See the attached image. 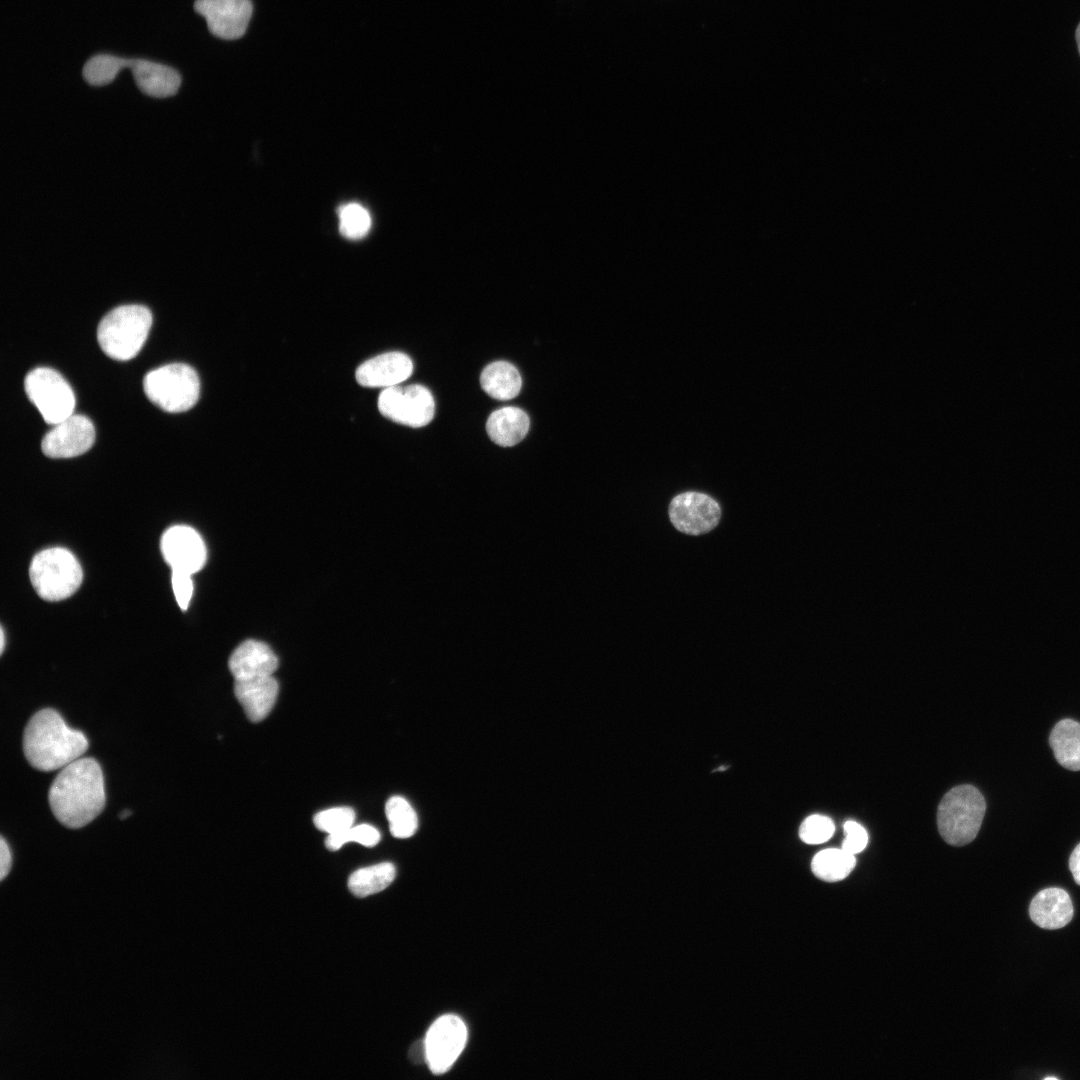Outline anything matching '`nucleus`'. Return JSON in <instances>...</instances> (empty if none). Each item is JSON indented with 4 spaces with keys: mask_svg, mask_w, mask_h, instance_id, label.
<instances>
[{
    "mask_svg": "<svg viewBox=\"0 0 1080 1080\" xmlns=\"http://www.w3.org/2000/svg\"><path fill=\"white\" fill-rule=\"evenodd\" d=\"M49 804L65 827L77 829L93 821L105 806L99 763L93 758H78L62 768L51 784Z\"/></svg>",
    "mask_w": 1080,
    "mask_h": 1080,
    "instance_id": "f257e3e1",
    "label": "nucleus"
},
{
    "mask_svg": "<svg viewBox=\"0 0 1080 1080\" xmlns=\"http://www.w3.org/2000/svg\"><path fill=\"white\" fill-rule=\"evenodd\" d=\"M88 740L70 728L52 708L36 712L23 734V751L29 764L40 771L64 768L88 749Z\"/></svg>",
    "mask_w": 1080,
    "mask_h": 1080,
    "instance_id": "f03ea898",
    "label": "nucleus"
},
{
    "mask_svg": "<svg viewBox=\"0 0 1080 1080\" xmlns=\"http://www.w3.org/2000/svg\"><path fill=\"white\" fill-rule=\"evenodd\" d=\"M152 324L150 310L142 305H122L103 317L97 339L102 351L115 360H129L142 348Z\"/></svg>",
    "mask_w": 1080,
    "mask_h": 1080,
    "instance_id": "7ed1b4c3",
    "label": "nucleus"
},
{
    "mask_svg": "<svg viewBox=\"0 0 1080 1080\" xmlns=\"http://www.w3.org/2000/svg\"><path fill=\"white\" fill-rule=\"evenodd\" d=\"M986 810L983 795L972 785L952 788L942 798L937 812L941 837L953 846H963L977 836Z\"/></svg>",
    "mask_w": 1080,
    "mask_h": 1080,
    "instance_id": "20e7f679",
    "label": "nucleus"
},
{
    "mask_svg": "<svg viewBox=\"0 0 1080 1080\" xmlns=\"http://www.w3.org/2000/svg\"><path fill=\"white\" fill-rule=\"evenodd\" d=\"M29 576L32 586L42 599L60 601L77 591L82 583L83 572L72 552L63 547H52L33 557Z\"/></svg>",
    "mask_w": 1080,
    "mask_h": 1080,
    "instance_id": "39448f33",
    "label": "nucleus"
},
{
    "mask_svg": "<svg viewBox=\"0 0 1080 1080\" xmlns=\"http://www.w3.org/2000/svg\"><path fill=\"white\" fill-rule=\"evenodd\" d=\"M147 398L170 413L192 408L199 398L200 381L196 371L183 363H172L148 372L143 380Z\"/></svg>",
    "mask_w": 1080,
    "mask_h": 1080,
    "instance_id": "423d86ee",
    "label": "nucleus"
},
{
    "mask_svg": "<svg viewBox=\"0 0 1080 1080\" xmlns=\"http://www.w3.org/2000/svg\"><path fill=\"white\" fill-rule=\"evenodd\" d=\"M26 394L47 424L55 425L73 414L75 396L67 381L55 370L38 367L24 381Z\"/></svg>",
    "mask_w": 1080,
    "mask_h": 1080,
    "instance_id": "0eeeda50",
    "label": "nucleus"
},
{
    "mask_svg": "<svg viewBox=\"0 0 1080 1080\" xmlns=\"http://www.w3.org/2000/svg\"><path fill=\"white\" fill-rule=\"evenodd\" d=\"M378 409L396 423L419 428L432 421L435 403L431 392L422 385H396L381 391Z\"/></svg>",
    "mask_w": 1080,
    "mask_h": 1080,
    "instance_id": "6e6552de",
    "label": "nucleus"
},
{
    "mask_svg": "<svg viewBox=\"0 0 1080 1080\" xmlns=\"http://www.w3.org/2000/svg\"><path fill=\"white\" fill-rule=\"evenodd\" d=\"M467 1042V1028L461 1018L453 1014L439 1017L427 1031L424 1039L426 1063L433 1074L447 1072L462 1053Z\"/></svg>",
    "mask_w": 1080,
    "mask_h": 1080,
    "instance_id": "1a4fd4ad",
    "label": "nucleus"
},
{
    "mask_svg": "<svg viewBox=\"0 0 1080 1080\" xmlns=\"http://www.w3.org/2000/svg\"><path fill=\"white\" fill-rule=\"evenodd\" d=\"M673 526L688 535H701L715 528L721 517L719 504L710 496L688 491L675 496L669 505Z\"/></svg>",
    "mask_w": 1080,
    "mask_h": 1080,
    "instance_id": "9d476101",
    "label": "nucleus"
},
{
    "mask_svg": "<svg viewBox=\"0 0 1080 1080\" xmlns=\"http://www.w3.org/2000/svg\"><path fill=\"white\" fill-rule=\"evenodd\" d=\"M194 10L206 19L214 36L233 40L246 32L253 4L251 0H195Z\"/></svg>",
    "mask_w": 1080,
    "mask_h": 1080,
    "instance_id": "9b49d317",
    "label": "nucleus"
},
{
    "mask_svg": "<svg viewBox=\"0 0 1080 1080\" xmlns=\"http://www.w3.org/2000/svg\"><path fill=\"white\" fill-rule=\"evenodd\" d=\"M95 440L93 423L84 415L72 414L48 431L42 452L50 458H71L88 451Z\"/></svg>",
    "mask_w": 1080,
    "mask_h": 1080,
    "instance_id": "f8f14e48",
    "label": "nucleus"
},
{
    "mask_svg": "<svg viewBox=\"0 0 1080 1080\" xmlns=\"http://www.w3.org/2000/svg\"><path fill=\"white\" fill-rule=\"evenodd\" d=\"M163 558L172 570L194 574L200 571L207 559V550L200 534L192 527L175 525L162 535L160 543Z\"/></svg>",
    "mask_w": 1080,
    "mask_h": 1080,
    "instance_id": "ddd939ff",
    "label": "nucleus"
},
{
    "mask_svg": "<svg viewBox=\"0 0 1080 1080\" xmlns=\"http://www.w3.org/2000/svg\"><path fill=\"white\" fill-rule=\"evenodd\" d=\"M413 372V363L402 352H387L363 362L356 370L357 382L369 388L392 387L407 380Z\"/></svg>",
    "mask_w": 1080,
    "mask_h": 1080,
    "instance_id": "4468645a",
    "label": "nucleus"
},
{
    "mask_svg": "<svg viewBox=\"0 0 1080 1080\" xmlns=\"http://www.w3.org/2000/svg\"><path fill=\"white\" fill-rule=\"evenodd\" d=\"M278 691V683L272 675L234 679V694L252 722H260L268 716Z\"/></svg>",
    "mask_w": 1080,
    "mask_h": 1080,
    "instance_id": "2eb2a0df",
    "label": "nucleus"
},
{
    "mask_svg": "<svg viewBox=\"0 0 1080 1080\" xmlns=\"http://www.w3.org/2000/svg\"><path fill=\"white\" fill-rule=\"evenodd\" d=\"M228 666L234 679L272 675L278 667L273 650L257 640H246L232 652Z\"/></svg>",
    "mask_w": 1080,
    "mask_h": 1080,
    "instance_id": "dca6fc26",
    "label": "nucleus"
},
{
    "mask_svg": "<svg viewBox=\"0 0 1080 1080\" xmlns=\"http://www.w3.org/2000/svg\"><path fill=\"white\" fill-rule=\"evenodd\" d=\"M1031 920L1044 929H1059L1073 917V905L1068 893L1057 887L1041 890L1029 906Z\"/></svg>",
    "mask_w": 1080,
    "mask_h": 1080,
    "instance_id": "f3484780",
    "label": "nucleus"
},
{
    "mask_svg": "<svg viewBox=\"0 0 1080 1080\" xmlns=\"http://www.w3.org/2000/svg\"><path fill=\"white\" fill-rule=\"evenodd\" d=\"M127 68L131 69L138 88L152 97L172 96L181 84L180 74L164 64L145 59H128Z\"/></svg>",
    "mask_w": 1080,
    "mask_h": 1080,
    "instance_id": "a211bd4d",
    "label": "nucleus"
},
{
    "mask_svg": "<svg viewBox=\"0 0 1080 1080\" xmlns=\"http://www.w3.org/2000/svg\"><path fill=\"white\" fill-rule=\"evenodd\" d=\"M529 425V417L522 409L503 407L490 414L486 422V431L494 443L502 447H510L524 439Z\"/></svg>",
    "mask_w": 1080,
    "mask_h": 1080,
    "instance_id": "6ab92c4d",
    "label": "nucleus"
},
{
    "mask_svg": "<svg viewBox=\"0 0 1080 1080\" xmlns=\"http://www.w3.org/2000/svg\"><path fill=\"white\" fill-rule=\"evenodd\" d=\"M480 384L490 397L496 400H510L519 394L522 379L519 371L511 363L496 361L483 369Z\"/></svg>",
    "mask_w": 1080,
    "mask_h": 1080,
    "instance_id": "aec40b11",
    "label": "nucleus"
},
{
    "mask_svg": "<svg viewBox=\"0 0 1080 1080\" xmlns=\"http://www.w3.org/2000/svg\"><path fill=\"white\" fill-rule=\"evenodd\" d=\"M1049 743L1061 766L1080 770V723L1072 719L1059 721L1050 733Z\"/></svg>",
    "mask_w": 1080,
    "mask_h": 1080,
    "instance_id": "412c9836",
    "label": "nucleus"
},
{
    "mask_svg": "<svg viewBox=\"0 0 1080 1080\" xmlns=\"http://www.w3.org/2000/svg\"><path fill=\"white\" fill-rule=\"evenodd\" d=\"M396 875L392 863L383 862L354 871L348 879V888L356 897H366L387 888Z\"/></svg>",
    "mask_w": 1080,
    "mask_h": 1080,
    "instance_id": "4be33fe9",
    "label": "nucleus"
},
{
    "mask_svg": "<svg viewBox=\"0 0 1080 1080\" xmlns=\"http://www.w3.org/2000/svg\"><path fill=\"white\" fill-rule=\"evenodd\" d=\"M855 863V855L842 848H828L818 852L813 857L811 869L819 879L827 882H837L851 873Z\"/></svg>",
    "mask_w": 1080,
    "mask_h": 1080,
    "instance_id": "5701e85b",
    "label": "nucleus"
},
{
    "mask_svg": "<svg viewBox=\"0 0 1080 1080\" xmlns=\"http://www.w3.org/2000/svg\"><path fill=\"white\" fill-rule=\"evenodd\" d=\"M389 829L395 838H409L417 829V815L410 803L401 796L391 797L385 806Z\"/></svg>",
    "mask_w": 1080,
    "mask_h": 1080,
    "instance_id": "b1692460",
    "label": "nucleus"
},
{
    "mask_svg": "<svg viewBox=\"0 0 1080 1080\" xmlns=\"http://www.w3.org/2000/svg\"><path fill=\"white\" fill-rule=\"evenodd\" d=\"M128 59L109 54H98L85 63L82 75L93 86L106 85L114 80L118 72L127 68Z\"/></svg>",
    "mask_w": 1080,
    "mask_h": 1080,
    "instance_id": "393cba45",
    "label": "nucleus"
},
{
    "mask_svg": "<svg viewBox=\"0 0 1080 1080\" xmlns=\"http://www.w3.org/2000/svg\"><path fill=\"white\" fill-rule=\"evenodd\" d=\"M339 230L347 239H361L369 232L372 220L368 210L359 203H347L338 210Z\"/></svg>",
    "mask_w": 1080,
    "mask_h": 1080,
    "instance_id": "a878e982",
    "label": "nucleus"
},
{
    "mask_svg": "<svg viewBox=\"0 0 1080 1080\" xmlns=\"http://www.w3.org/2000/svg\"><path fill=\"white\" fill-rule=\"evenodd\" d=\"M379 831L368 824L351 826L345 830L328 834L325 845L329 850L336 851L348 842H357L366 847H373L380 841Z\"/></svg>",
    "mask_w": 1080,
    "mask_h": 1080,
    "instance_id": "bb28decb",
    "label": "nucleus"
},
{
    "mask_svg": "<svg viewBox=\"0 0 1080 1080\" xmlns=\"http://www.w3.org/2000/svg\"><path fill=\"white\" fill-rule=\"evenodd\" d=\"M355 812L350 807H335L315 814V826L328 834L339 832L353 826Z\"/></svg>",
    "mask_w": 1080,
    "mask_h": 1080,
    "instance_id": "cd10ccee",
    "label": "nucleus"
},
{
    "mask_svg": "<svg viewBox=\"0 0 1080 1080\" xmlns=\"http://www.w3.org/2000/svg\"><path fill=\"white\" fill-rule=\"evenodd\" d=\"M833 821L824 815L814 814L808 816L801 824L799 837L807 844H821L828 841L834 834Z\"/></svg>",
    "mask_w": 1080,
    "mask_h": 1080,
    "instance_id": "c85d7f7f",
    "label": "nucleus"
},
{
    "mask_svg": "<svg viewBox=\"0 0 1080 1080\" xmlns=\"http://www.w3.org/2000/svg\"><path fill=\"white\" fill-rule=\"evenodd\" d=\"M845 839L842 849L856 855L863 851L868 842V834L864 827L855 821H846L844 824Z\"/></svg>",
    "mask_w": 1080,
    "mask_h": 1080,
    "instance_id": "c756f323",
    "label": "nucleus"
},
{
    "mask_svg": "<svg viewBox=\"0 0 1080 1080\" xmlns=\"http://www.w3.org/2000/svg\"><path fill=\"white\" fill-rule=\"evenodd\" d=\"M192 575L183 571L172 570L171 583L176 601L185 611L193 595Z\"/></svg>",
    "mask_w": 1080,
    "mask_h": 1080,
    "instance_id": "7c9ffc66",
    "label": "nucleus"
},
{
    "mask_svg": "<svg viewBox=\"0 0 1080 1080\" xmlns=\"http://www.w3.org/2000/svg\"><path fill=\"white\" fill-rule=\"evenodd\" d=\"M11 865H12V854H11L9 845L5 841L4 837H1V841H0V875H1L2 880L9 874V871L11 869Z\"/></svg>",
    "mask_w": 1080,
    "mask_h": 1080,
    "instance_id": "2f4dec72",
    "label": "nucleus"
},
{
    "mask_svg": "<svg viewBox=\"0 0 1080 1080\" xmlns=\"http://www.w3.org/2000/svg\"><path fill=\"white\" fill-rule=\"evenodd\" d=\"M1069 868L1074 880L1080 885V843L1075 847L1070 856Z\"/></svg>",
    "mask_w": 1080,
    "mask_h": 1080,
    "instance_id": "473e14b6",
    "label": "nucleus"
},
{
    "mask_svg": "<svg viewBox=\"0 0 1080 1080\" xmlns=\"http://www.w3.org/2000/svg\"><path fill=\"white\" fill-rule=\"evenodd\" d=\"M410 1056L417 1063H419V1062H421L423 1060L426 1061L424 1040L422 1042H417V1043H415L413 1045V1047L411 1048Z\"/></svg>",
    "mask_w": 1080,
    "mask_h": 1080,
    "instance_id": "72a5a7b5",
    "label": "nucleus"
},
{
    "mask_svg": "<svg viewBox=\"0 0 1080 1080\" xmlns=\"http://www.w3.org/2000/svg\"><path fill=\"white\" fill-rule=\"evenodd\" d=\"M0 648H1V653H3L4 648H5V633H4L3 628H1V645H0Z\"/></svg>",
    "mask_w": 1080,
    "mask_h": 1080,
    "instance_id": "f704fd0d",
    "label": "nucleus"
},
{
    "mask_svg": "<svg viewBox=\"0 0 1080 1080\" xmlns=\"http://www.w3.org/2000/svg\"><path fill=\"white\" fill-rule=\"evenodd\" d=\"M1075 36H1076V42H1077V45H1078V51L1080 53V24L1078 25V27L1076 29V35Z\"/></svg>",
    "mask_w": 1080,
    "mask_h": 1080,
    "instance_id": "c9c22d12",
    "label": "nucleus"
},
{
    "mask_svg": "<svg viewBox=\"0 0 1080 1080\" xmlns=\"http://www.w3.org/2000/svg\"><path fill=\"white\" fill-rule=\"evenodd\" d=\"M130 814H131V813H130V811H129V810H124V811H123V812H122V813H121V814L119 815V817H120L121 819H124V818H127V817H129V815H130Z\"/></svg>",
    "mask_w": 1080,
    "mask_h": 1080,
    "instance_id": "e433bc0d",
    "label": "nucleus"
},
{
    "mask_svg": "<svg viewBox=\"0 0 1080 1080\" xmlns=\"http://www.w3.org/2000/svg\"><path fill=\"white\" fill-rule=\"evenodd\" d=\"M1049 1079L1057 1080V1078H1056V1077H1046V1078H1045V1080H1049Z\"/></svg>",
    "mask_w": 1080,
    "mask_h": 1080,
    "instance_id": "4c0bfd02",
    "label": "nucleus"
}]
</instances>
